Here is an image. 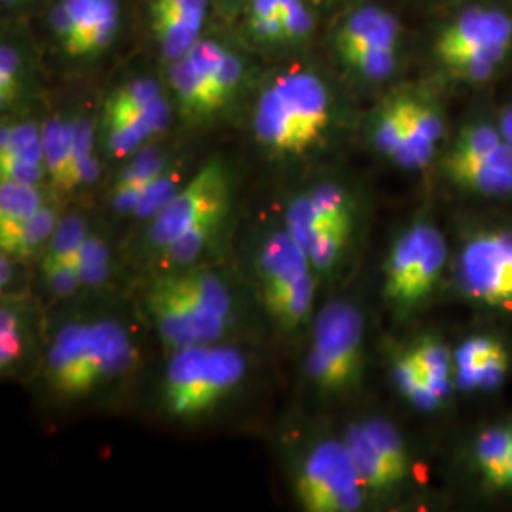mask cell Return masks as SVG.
Returning a JSON list of instances; mask_svg holds the SVG:
<instances>
[{
  "label": "cell",
  "mask_w": 512,
  "mask_h": 512,
  "mask_svg": "<svg viewBox=\"0 0 512 512\" xmlns=\"http://www.w3.org/2000/svg\"><path fill=\"white\" fill-rule=\"evenodd\" d=\"M133 342L118 321L101 319L59 330L46 357V382L63 399L86 397L128 370Z\"/></svg>",
  "instance_id": "1"
},
{
  "label": "cell",
  "mask_w": 512,
  "mask_h": 512,
  "mask_svg": "<svg viewBox=\"0 0 512 512\" xmlns=\"http://www.w3.org/2000/svg\"><path fill=\"white\" fill-rule=\"evenodd\" d=\"M329 116V92L317 76L285 74L256 103V137L275 152L302 154L323 135Z\"/></svg>",
  "instance_id": "2"
},
{
  "label": "cell",
  "mask_w": 512,
  "mask_h": 512,
  "mask_svg": "<svg viewBox=\"0 0 512 512\" xmlns=\"http://www.w3.org/2000/svg\"><path fill=\"white\" fill-rule=\"evenodd\" d=\"M245 372L239 349L220 344L177 349L165 368V408L181 420L203 416L236 391Z\"/></svg>",
  "instance_id": "3"
},
{
  "label": "cell",
  "mask_w": 512,
  "mask_h": 512,
  "mask_svg": "<svg viewBox=\"0 0 512 512\" xmlns=\"http://www.w3.org/2000/svg\"><path fill=\"white\" fill-rule=\"evenodd\" d=\"M361 311L348 302H332L315 319L308 355L311 380L325 393L348 389L363 363Z\"/></svg>",
  "instance_id": "4"
},
{
  "label": "cell",
  "mask_w": 512,
  "mask_h": 512,
  "mask_svg": "<svg viewBox=\"0 0 512 512\" xmlns=\"http://www.w3.org/2000/svg\"><path fill=\"white\" fill-rule=\"evenodd\" d=\"M365 490L346 440H323L313 446L296 475L298 501L310 512L357 511Z\"/></svg>",
  "instance_id": "5"
},
{
  "label": "cell",
  "mask_w": 512,
  "mask_h": 512,
  "mask_svg": "<svg viewBox=\"0 0 512 512\" xmlns=\"http://www.w3.org/2000/svg\"><path fill=\"white\" fill-rule=\"evenodd\" d=\"M446 264V241L437 228L418 222L395 241L385 266V296L401 306L418 304L435 287Z\"/></svg>",
  "instance_id": "6"
},
{
  "label": "cell",
  "mask_w": 512,
  "mask_h": 512,
  "mask_svg": "<svg viewBox=\"0 0 512 512\" xmlns=\"http://www.w3.org/2000/svg\"><path fill=\"white\" fill-rule=\"evenodd\" d=\"M512 38V21L494 10H467L439 40L437 54L458 73L486 78Z\"/></svg>",
  "instance_id": "7"
},
{
  "label": "cell",
  "mask_w": 512,
  "mask_h": 512,
  "mask_svg": "<svg viewBox=\"0 0 512 512\" xmlns=\"http://www.w3.org/2000/svg\"><path fill=\"white\" fill-rule=\"evenodd\" d=\"M230 207V177L220 162H209L181 186L152 219L148 239L160 251L186 230Z\"/></svg>",
  "instance_id": "8"
},
{
  "label": "cell",
  "mask_w": 512,
  "mask_h": 512,
  "mask_svg": "<svg viewBox=\"0 0 512 512\" xmlns=\"http://www.w3.org/2000/svg\"><path fill=\"white\" fill-rule=\"evenodd\" d=\"M459 281L480 302L512 304V234H478L459 256Z\"/></svg>",
  "instance_id": "9"
},
{
  "label": "cell",
  "mask_w": 512,
  "mask_h": 512,
  "mask_svg": "<svg viewBox=\"0 0 512 512\" xmlns=\"http://www.w3.org/2000/svg\"><path fill=\"white\" fill-rule=\"evenodd\" d=\"M346 446L366 490H389L408 475V454L403 439L387 421L370 420L353 425Z\"/></svg>",
  "instance_id": "10"
},
{
  "label": "cell",
  "mask_w": 512,
  "mask_h": 512,
  "mask_svg": "<svg viewBox=\"0 0 512 512\" xmlns=\"http://www.w3.org/2000/svg\"><path fill=\"white\" fill-rule=\"evenodd\" d=\"M194 313L205 344H217L234 319V300L222 277L205 268H181L165 275Z\"/></svg>",
  "instance_id": "11"
},
{
  "label": "cell",
  "mask_w": 512,
  "mask_h": 512,
  "mask_svg": "<svg viewBox=\"0 0 512 512\" xmlns=\"http://www.w3.org/2000/svg\"><path fill=\"white\" fill-rule=\"evenodd\" d=\"M313 270L310 253L285 228L275 232L264 241L256 258L262 300L268 302Z\"/></svg>",
  "instance_id": "12"
},
{
  "label": "cell",
  "mask_w": 512,
  "mask_h": 512,
  "mask_svg": "<svg viewBox=\"0 0 512 512\" xmlns=\"http://www.w3.org/2000/svg\"><path fill=\"white\" fill-rule=\"evenodd\" d=\"M147 310L162 342L171 351L205 344L194 313L165 275L150 287Z\"/></svg>",
  "instance_id": "13"
},
{
  "label": "cell",
  "mask_w": 512,
  "mask_h": 512,
  "mask_svg": "<svg viewBox=\"0 0 512 512\" xmlns=\"http://www.w3.org/2000/svg\"><path fill=\"white\" fill-rule=\"evenodd\" d=\"M454 368L459 384L486 387L497 384L503 378L509 368V355L497 340L476 336L459 346Z\"/></svg>",
  "instance_id": "14"
},
{
  "label": "cell",
  "mask_w": 512,
  "mask_h": 512,
  "mask_svg": "<svg viewBox=\"0 0 512 512\" xmlns=\"http://www.w3.org/2000/svg\"><path fill=\"white\" fill-rule=\"evenodd\" d=\"M44 205L37 184L0 181V247L16 255L25 222Z\"/></svg>",
  "instance_id": "15"
},
{
  "label": "cell",
  "mask_w": 512,
  "mask_h": 512,
  "mask_svg": "<svg viewBox=\"0 0 512 512\" xmlns=\"http://www.w3.org/2000/svg\"><path fill=\"white\" fill-rule=\"evenodd\" d=\"M448 175L461 188L482 194L512 190V145L505 139L490 156L471 164L450 165Z\"/></svg>",
  "instance_id": "16"
},
{
  "label": "cell",
  "mask_w": 512,
  "mask_h": 512,
  "mask_svg": "<svg viewBox=\"0 0 512 512\" xmlns=\"http://www.w3.org/2000/svg\"><path fill=\"white\" fill-rule=\"evenodd\" d=\"M167 122L169 109L162 97L143 112L107 118V147L114 156L131 154L152 135L164 131Z\"/></svg>",
  "instance_id": "17"
},
{
  "label": "cell",
  "mask_w": 512,
  "mask_h": 512,
  "mask_svg": "<svg viewBox=\"0 0 512 512\" xmlns=\"http://www.w3.org/2000/svg\"><path fill=\"white\" fill-rule=\"evenodd\" d=\"M165 169V158L158 150H147L137 156L128 169L120 175L112 190V207L118 213H133L143 200L148 186L154 183Z\"/></svg>",
  "instance_id": "18"
},
{
  "label": "cell",
  "mask_w": 512,
  "mask_h": 512,
  "mask_svg": "<svg viewBox=\"0 0 512 512\" xmlns=\"http://www.w3.org/2000/svg\"><path fill=\"white\" fill-rule=\"evenodd\" d=\"M44 165L46 175L57 190L71 192V165H73L74 122L52 118L42 128Z\"/></svg>",
  "instance_id": "19"
},
{
  "label": "cell",
  "mask_w": 512,
  "mask_h": 512,
  "mask_svg": "<svg viewBox=\"0 0 512 512\" xmlns=\"http://www.w3.org/2000/svg\"><path fill=\"white\" fill-rule=\"evenodd\" d=\"M169 80L175 93L179 95L184 109L192 114H209L220 109L213 86L203 76L188 57H181L173 63Z\"/></svg>",
  "instance_id": "20"
},
{
  "label": "cell",
  "mask_w": 512,
  "mask_h": 512,
  "mask_svg": "<svg viewBox=\"0 0 512 512\" xmlns=\"http://www.w3.org/2000/svg\"><path fill=\"white\" fill-rule=\"evenodd\" d=\"M90 236L86 220L78 215H71L59 220L54 236L48 241L44 258H42V272H52L61 266H76L78 268V253Z\"/></svg>",
  "instance_id": "21"
},
{
  "label": "cell",
  "mask_w": 512,
  "mask_h": 512,
  "mask_svg": "<svg viewBox=\"0 0 512 512\" xmlns=\"http://www.w3.org/2000/svg\"><path fill=\"white\" fill-rule=\"evenodd\" d=\"M14 164L44 165V139L37 124L21 122L18 126L2 129L0 169Z\"/></svg>",
  "instance_id": "22"
},
{
  "label": "cell",
  "mask_w": 512,
  "mask_h": 512,
  "mask_svg": "<svg viewBox=\"0 0 512 512\" xmlns=\"http://www.w3.org/2000/svg\"><path fill=\"white\" fill-rule=\"evenodd\" d=\"M313 296H315V275L311 272L304 275L300 281H296L289 289H285L283 293L264 302V308L281 327L294 329L306 319L313 304Z\"/></svg>",
  "instance_id": "23"
},
{
  "label": "cell",
  "mask_w": 512,
  "mask_h": 512,
  "mask_svg": "<svg viewBox=\"0 0 512 512\" xmlns=\"http://www.w3.org/2000/svg\"><path fill=\"white\" fill-rule=\"evenodd\" d=\"M226 215H228V211L211 215L209 219L202 220L200 224L186 230L183 236H179L173 243H169L165 249H162L165 258L173 266H179V268L192 266L202 256L203 251L211 245L215 236L219 234Z\"/></svg>",
  "instance_id": "24"
},
{
  "label": "cell",
  "mask_w": 512,
  "mask_h": 512,
  "mask_svg": "<svg viewBox=\"0 0 512 512\" xmlns=\"http://www.w3.org/2000/svg\"><path fill=\"white\" fill-rule=\"evenodd\" d=\"M509 450H511V427L488 429L476 440V461L486 482L492 488L507 465Z\"/></svg>",
  "instance_id": "25"
},
{
  "label": "cell",
  "mask_w": 512,
  "mask_h": 512,
  "mask_svg": "<svg viewBox=\"0 0 512 512\" xmlns=\"http://www.w3.org/2000/svg\"><path fill=\"white\" fill-rule=\"evenodd\" d=\"M395 382L404 397L420 408H435L446 397L442 389L421 374L408 353H403L395 363Z\"/></svg>",
  "instance_id": "26"
},
{
  "label": "cell",
  "mask_w": 512,
  "mask_h": 512,
  "mask_svg": "<svg viewBox=\"0 0 512 512\" xmlns=\"http://www.w3.org/2000/svg\"><path fill=\"white\" fill-rule=\"evenodd\" d=\"M351 234V217L319 228L311 241L310 258L317 272H327L342 255Z\"/></svg>",
  "instance_id": "27"
},
{
  "label": "cell",
  "mask_w": 512,
  "mask_h": 512,
  "mask_svg": "<svg viewBox=\"0 0 512 512\" xmlns=\"http://www.w3.org/2000/svg\"><path fill=\"white\" fill-rule=\"evenodd\" d=\"M203 19L154 18V31L165 54L171 59L186 57L198 42Z\"/></svg>",
  "instance_id": "28"
},
{
  "label": "cell",
  "mask_w": 512,
  "mask_h": 512,
  "mask_svg": "<svg viewBox=\"0 0 512 512\" xmlns=\"http://www.w3.org/2000/svg\"><path fill=\"white\" fill-rule=\"evenodd\" d=\"M412 363L420 370L421 374L448 393L450 387V370H452V359L448 349L439 344L437 340H421L414 348L406 351Z\"/></svg>",
  "instance_id": "29"
},
{
  "label": "cell",
  "mask_w": 512,
  "mask_h": 512,
  "mask_svg": "<svg viewBox=\"0 0 512 512\" xmlns=\"http://www.w3.org/2000/svg\"><path fill=\"white\" fill-rule=\"evenodd\" d=\"M503 141H505L503 133L495 131L494 128H488V126L465 129L461 133L456 147L452 148L450 156L446 158V167L478 162V160L490 156Z\"/></svg>",
  "instance_id": "30"
},
{
  "label": "cell",
  "mask_w": 512,
  "mask_h": 512,
  "mask_svg": "<svg viewBox=\"0 0 512 512\" xmlns=\"http://www.w3.org/2000/svg\"><path fill=\"white\" fill-rule=\"evenodd\" d=\"M99 175V165L93 158V129L88 120L74 122L73 165L71 192L82 184H90Z\"/></svg>",
  "instance_id": "31"
},
{
  "label": "cell",
  "mask_w": 512,
  "mask_h": 512,
  "mask_svg": "<svg viewBox=\"0 0 512 512\" xmlns=\"http://www.w3.org/2000/svg\"><path fill=\"white\" fill-rule=\"evenodd\" d=\"M160 97H162L160 88L152 80L129 82L110 95V99L107 101V118L143 112Z\"/></svg>",
  "instance_id": "32"
},
{
  "label": "cell",
  "mask_w": 512,
  "mask_h": 512,
  "mask_svg": "<svg viewBox=\"0 0 512 512\" xmlns=\"http://www.w3.org/2000/svg\"><path fill=\"white\" fill-rule=\"evenodd\" d=\"M319 217L311 202L310 192L296 196L289 203L285 213V230L293 236L308 253H310L311 241L319 230Z\"/></svg>",
  "instance_id": "33"
},
{
  "label": "cell",
  "mask_w": 512,
  "mask_h": 512,
  "mask_svg": "<svg viewBox=\"0 0 512 512\" xmlns=\"http://www.w3.org/2000/svg\"><path fill=\"white\" fill-rule=\"evenodd\" d=\"M109 245L101 238L88 236L78 253L80 285L97 287L109 275Z\"/></svg>",
  "instance_id": "34"
},
{
  "label": "cell",
  "mask_w": 512,
  "mask_h": 512,
  "mask_svg": "<svg viewBox=\"0 0 512 512\" xmlns=\"http://www.w3.org/2000/svg\"><path fill=\"white\" fill-rule=\"evenodd\" d=\"M57 224H59V217L54 207L42 205L37 213L25 222L16 256L35 255L40 247H46L48 241L54 236Z\"/></svg>",
  "instance_id": "35"
},
{
  "label": "cell",
  "mask_w": 512,
  "mask_h": 512,
  "mask_svg": "<svg viewBox=\"0 0 512 512\" xmlns=\"http://www.w3.org/2000/svg\"><path fill=\"white\" fill-rule=\"evenodd\" d=\"M310 196L321 224L319 228L327 226L330 222L351 217V200L342 186L332 183L319 184L311 190Z\"/></svg>",
  "instance_id": "36"
},
{
  "label": "cell",
  "mask_w": 512,
  "mask_h": 512,
  "mask_svg": "<svg viewBox=\"0 0 512 512\" xmlns=\"http://www.w3.org/2000/svg\"><path fill=\"white\" fill-rule=\"evenodd\" d=\"M116 19H118L116 0H95L92 21L82 42L80 55L92 54L101 50L103 46H107L116 29Z\"/></svg>",
  "instance_id": "37"
},
{
  "label": "cell",
  "mask_w": 512,
  "mask_h": 512,
  "mask_svg": "<svg viewBox=\"0 0 512 512\" xmlns=\"http://www.w3.org/2000/svg\"><path fill=\"white\" fill-rule=\"evenodd\" d=\"M25 348L23 321L16 311L4 306L0 311V366L16 365Z\"/></svg>",
  "instance_id": "38"
},
{
  "label": "cell",
  "mask_w": 512,
  "mask_h": 512,
  "mask_svg": "<svg viewBox=\"0 0 512 512\" xmlns=\"http://www.w3.org/2000/svg\"><path fill=\"white\" fill-rule=\"evenodd\" d=\"M385 16L382 10L378 8H363L359 10L355 16H351L348 19V23L338 31V37H336V46L340 52L348 50L351 46L359 44L361 40H365L368 35H372L380 23L384 21Z\"/></svg>",
  "instance_id": "39"
},
{
  "label": "cell",
  "mask_w": 512,
  "mask_h": 512,
  "mask_svg": "<svg viewBox=\"0 0 512 512\" xmlns=\"http://www.w3.org/2000/svg\"><path fill=\"white\" fill-rule=\"evenodd\" d=\"M179 188L181 186L177 183V177L167 173V169H165L164 173L148 186L143 200L139 202L133 215H137L139 219H154Z\"/></svg>",
  "instance_id": "40"
},
{
  "label": "cell",
  "mask_w": 512,
  "mask_h": 512,
  "mask_svg": "<svg viewBox=\"0 0 512 512\" xmlns=\"http://www.w3.org/2000/svg\"><path fill=\"white\" fill-rule=\"evenodd\" d=\"M403 137V109H401V103L395 101L387 109H384L380 120H378L376 143H378V147L384 150L385 154H389L393 158V154L397 152V148L401 147V143H403Z\"/></svg>",
  "instance_id": "41"
},
{
  "label": "cell",
  "mask_w": 512,
  "mask_h": 512,
  "mask_svg": "<svg viewBox=\"0 0 512 512\" xmlns=\"http://www.w3.org/2000/svg\"><path fill=\"white\" fill-rule=\"evenodd\" d=\"M251 25L258 37L266 40L283 37L281 0H253Z\"/></svg>",
  "instance_id": "42"
},
{
  "label": "cell",
  "mask_w": 512,
  "mask_h": 512,
  "mask_svg": "<svg viewBox=\"0 0 512 512\" xmlns=\"http://www.w3.org/2000/svg\"><path fill=\"white\" fill-rule=\"evenodd\" d=\"M19 74H21V61L12 46H2L0 50V103L8 107L19 90Z\"/></svg>",
  "instance_id": "43"
},
{
  "label": "cell",
  "mask_w": 512,
  "mask_h": 512,
  "mask_svg": "<svg viewBox=\"0 0 512 512\" xmlns=\"http://www.w3.org/2000/svg\"><path fill=\"white\" fill-rule=\"evenodd\" d=\"M224 55H226V50H224L222 46H219L217 42H213V40H198V42L192 46V50L188 52L186 57L194 63V67H196V69L209 80V84L213 86L215 76H217V71H219L220 63H222ZM213 92H215V88H213ZM217 101H219V99H217Z\"/></svg>",
  "instance_id": "44"
},
{
  "label": "cell",
  "mask_w": 512,
  "mask_h": 512,
  "mask_svg": "<svg viewBox=\"0 0 512 512\" xmlns=\"http://www.w3.org/2000/svg\"><path fill=\"white\" fill-rule=\"evenodd\" d=\"M63 2L73 18V35L67 40L65 48L69 54L80 55L82 42H84L86 31L90 27V21H92L95 0H63Z\"/></svg>",
  "instance_id": "45"
},
{
  "label": "cell",
  "mask_w": 512,
  "mask_h": 512,
  "mask_svg": "<svg viewBox=\"0 0 512 512\" xmlns=\"http://www.w3.org/2000/svg\"><path fill=\"white\" fill-rule=\"evenodd\" d=\"M344 61L370 78H382L391 73L395 67V50H374L365 54L351 55Z\"/></svg>",
  "instance_id": "46"
},
{
  "label": "cell",
  "mask_w": 512,
  "mask_h": 512,
  "mask_svg": "<svg viewBox=\"0 0 512 512\" xmlns=\"http://www.w3.org/2000/svg\"><path fill=\"white\" fill-rule=\"evenodd\" d=\"M207 0H154V18L203 19Z\"/></svg>",
  "instance_id": "47"
},
{
  "label": "cell",
  "mask_w": 512,
  "mask_h": 512,
  "mask_svg": "<svg viewBox=\"0 0 512 512\" xmlns=\"http://www.w3.org/2000/svg\"><path fill=\"white\" fill-rule=\"evenodd\" d=\"M281 25L285 38L304 37L310 33L311 18L302 0H281Z\"/></svg>",
  "instance_id": "48"
},
{
  "label": "cell",
  "mask_w": 512,
  "mask_h": 512,
  "mask_svg": "<svg viewBox=\"0 0 512 512\" xmlns=\"http://www.w3.org/2000/svg\"><path fill=\"white\" fill-rule=\"evenodd\" d=\"M239 80H241V61L236 55L226 52L213 82L220 107L232 97V93L236 92Z\"/></svg>",
  "instance_id": "49"
},
{
  "label": "cell",
  "mask_w": 512,
  "mask_h": 512,
  "mask_svg": "<svg viewBox=\"0 0 512 512\" xmlns=\"http://www.w3.org/2000/svg\"><path fill=\"white\" fill-rule=\"evenodd\" d=\"M52 25H54L55 33L63 40V44H67V40L73 35V18H71L65 2L55 6L54 12H52Z\"/></svg>",
  "instance_id": "50"
},
{
  "label": "cell",
  "mask_w": 512,
  "mask_h": 512,
  "mask_svg": "<svg viewBox=\"0 0 512 512\" xmlns=\"http://www.w3.org/2000/svg\"><path fill=\"white\" fill-rule=\"evenodd\" d=\"M494 488H512V427H511V450H509V459L505 469L501 471L499 478L495 480Z\"/></svg>",
  "instance_id": "51"
},
{
  "label": "cell",
  "mask_w": 512,
  "mask_h": 512,
  "mask_svg": "<svg viewBox=\"0 0 512 512\" xmlns=\"http://www.w3.org/2000/svg\"><path fill=\"white\" fill-rule=\"evenodd\" d=\"M4 2H14V0H4Z\"/></svg>",
  "instance_id": "52"
},
{
  "label": "cell",
  "mask_w": 512,
  "mask_h": 512,
  "mask_svg": "<svg viewBox=\"0 0 512 512\" xmlns=\"http://www.w3.org/2000/svg\"><path fill=\"white\" fill-rule=\"evenodd\" d=\"M315 2H319V0H315Z\"/></svg>",
  "instance_id": "53"
}]
</instances>
